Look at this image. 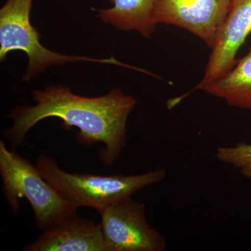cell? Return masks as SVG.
I'll return each mask as SVG.
<instances>
[{"instance_id":"1","label":"cell","mask_w":251,"mask_h":251,"mask_svg":"<svg viewBox=\"0 0 251 251\" xmlns=\"http://www.w3.org/2000/svg\"><path fill=\"white\" fill-rule=\"evenodd\" d=\"M33 99L36 105L11 110L13 123L5 136L14 150L36 124L48 117H58L64 126L78 128L76 138L80 143L103 144L99 157L105 166L118 159L126 145L127 120L137 104L134 97L120 89L102 97H82L62 85H53L34 91Z\"/></svg>"},{"instance_id":"2","label":"cell","mask_w":251,"mask_h":251,"mask_svg":"<svg viewBox=\"0 0 251 251\" xmlns=\"http://www.w3.org/2000/svg\"><path fill=\"white\" fill-rule=\"evenodd\" d=\"M35 166L41 176L68 202L77 208L89 206L97 211L147 186L158 184L167 176L163 168L133 175L73 174L62 170L52 157L46 154L38 157Z\"/></svg>"},{"instance_id":"3","label":"cell","mask_w":251,"mask_h":251,"mask_svg":"<svg viewBox=\"0 0 251 251\" xmlns=\"http://www.w3.org/2000/svg\"><path fill=\"white\" fill-rule=\"evenodd\" d=\"M0 175L2 192L15 214L20 200L27 199L33 211L36 227L44 230L78 208L64 199L40 174L35 165L9 150L0 141Z\"/></svg>"},{"instance_id":"4","label":"cell","mask_w":251,"mask_h":251,"mask_svg":"<svg viewBox=\"0 0 251 251\" xmlns=\"http://www.w3.org/2000/svg\"><path fill=\"white\" fill-rule=\"evenodd\" d=\"M32 0H7L0 10V59L10 52L21 50L27 54L29 64L23 80H31L50 66L67 62H90L122 65L116 59H96L69 56L46 49L39 41V32L30 22Z\"/></svg>"},{"instance_id":"5","label":"cell","mask_w":251,"mask_h":251,"mask_svg":"<svg viewBox=\"0 0 251 251\" xmlns=\"http://www.w3.org/2000/svg\"><path fill=\"white\" fill-rule=\"evenodd\" d=\"M146 204L131 196L99 209L105 251H165L164 237L149 224Z\"/></svg>"},{"instance_id":"6","label":"cell","mask_w":251,"mask_h":251,"mask_svg":"<svg viewBox=\"0 0 251 251\" xmlns=\"http://www.w3.org/2000/svg\"><path fill=\"white\" fill-rule=\"evenodd\" d=\"M232 0H155L153 21L190 31L212 49Z\"/></svg>"},{"instance_id":"7","label":"cell","mask_w":251,"mask_h":251,"mask_svg":"<svg viewBox=\"0 0 251 251\" xmlns=\"http://www.w3.org/2000/svg\"><path fill=\"white\" fill-rule=\"evenodd\" d=\"M251 35V0H232L206 64L204 76L196 85L210 83L222 77L237 63V54Z\"/></svg>"},{"instance_id":"8","label":"cell","mask_w":251,"mask_h":251,"mask_svg":"<svg viewBox=\"0 0 251 251\" xmlns=\"http://www.w3.org/2000/svg\"><path fill=\"white\" fill-rule=\"evenodd\" d=\"M24 251H105L101 226L75 211L43 230Z\"/></svg>"},{"instance_id":"9","label":"cell","mask_w":251,"mask_h":251,"mask_svg":"<svg viewBox=\"0 0 251 251\" xmlns=\"http://www.w3.org/2000/svg\"><path fill=\"white\" fill-rule=\"evenodd\" d=\"M196 90L222 99L230 106L251 110V46L227 74Z\"/></svg>"},{"instance_id":"10","label":"cell","mask_w":251,"mask_h":251,"mask_svg":"<svg viewBox=\"0 0 251 251\" xmlns=\"http://www.w3.org/2000/svg\"><path fill=\"white\" fill-rule=\"evenodd\" d=\"M113 6L100 9L98 17L117 29L136 31L150 38L156 29L153 13L155 0H112Z\"/></svg>"},{"instance_id":"11","label":"cell","mask_w":251,"mask_h":251,"mask_svg":"<svg viewBox=\"0 0 251 251\" xmlns=\"http://www.w3.org/2000/svg\"><path fill=\"white\" fill-rule=\"evenodd\" d=\"M214 156L221 163L238 170L244 177L251 179V144L239 142L233 146L219 147Z\"/></svg>"}]
</instances>
